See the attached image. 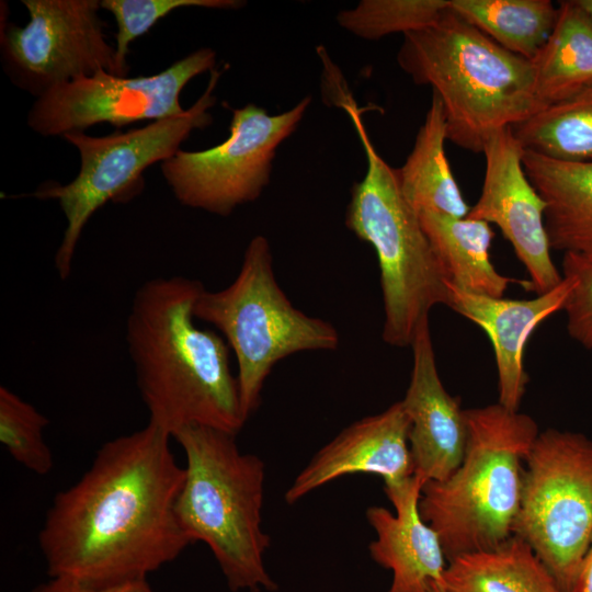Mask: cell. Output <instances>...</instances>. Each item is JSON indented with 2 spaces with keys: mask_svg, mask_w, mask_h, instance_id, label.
Segmentation results:
<instances>
[{
  "mask_svg": "<svg viewBox=\"0 0 592 592\" xmlns=\"http://www.w3.org/2000/svg\"><path fill=\"white\" fill-rule=\"evenodd\" d=\"M410 383L401 401L410 421L414 475L424 483L446 479L460 464L467 443L465 410L439 375L429 318L414 335Z\"/></svg>",
  "mask_w": 592,
  "mask_h": 592,
  "instance_id": "14",
  "label": "cell"
},
{
  "mask_svg": "<svg viewBox=\"0 0 592 592\" xmlns=\"http://www.w3.org/2000/svg\"><path fill=\"white\" fill-rule=\"evenodd\" d=\"M446 119L436 94L420 126L413 148L403 166L395 169L400 191L414 212L431 210L456 218L468 215L446 153Z\"/></svg>",
  "mask_w": 592,
  "mask_h": 592,
  "instance_id": "19",
  "label": "cell"
},
{
  "mask_svg": "<svg viewBox=\"0 0 592 592\" xmlns=\"http://www.w3.org/2000/svg\"><path fill=\"white\" fill-rule=\"evenodd\" d=\"M523 152L512 127L488 139L481 192L466 217L500 228L528 274L524 287L540 295L559 285L563 276L551 260L545 202L524 172Z\"/></svg>",
  "mask_w": 592,
  "mask_h": 592,
  "instance_id": "13",
  "label": "cell"
},
{
  "mask_svg": "<svg viewBox=\"0 0 592 592\" xmlns=\"http://www.w3.org/2000/svg\"><path fill=\"white\" fill-rule=\"evenodd\" d=\"M562 275H569L574 281L563 307L567 332L584 349L592 351V262L566 253Z\"/></svg>",
  "mask_w": 592,
  "mask_h": 592,
  "instance_id": "28",
  "label": "cell"
},
{
  "mask_svg": "<svg viewBox=\"0 0 592 592\" xmlns=\"http://www.w3.org/2000/svg\"><path fill=\"white\" fill-rule=\"evenodd\" d=\"M532 64L544 107L592 82V15L579 0L559 3L555 26Z\"/></svg>",
  "mask_w": 592,
  "mask_h": 592,
  "instance_id": "22",
  "label": "cell"
},
{
  "mask_svg": "<svg viewBox=\"0 0 592 592\" xmlns=\"http://www.w3.org/2000/svg\"><path fill=\"white\" fill-rule=\"evenodd\" d=\"M451 8L504 49L533 60L558 15L549 0H451Z\"/></svg>",
  "mask_w": 592,
  "mask_h": 592,
  "instance_id": "23",
  "label": "cell"
},
{
  "mask_svg": "<svg viewBox=\"0 0 592 592\" xmlns=\"http://www.w3.org/2000/svg\"><path fill=\"white\" fill-rule=\"evenodd\" d=\"M193 315L218 329L234 351L246 420L259 408L264 382L278 361L303 351L334 350L340 341L330 322L300 311L282 291L270 242L261 235L248 243L231 284L216 292L202 288Z\"/></svg>",
  "mask_w": 592,
  "mask_h": 592,
  "instance_id": "7",
  "label": "cell"
},
{
  "mask_svg": "<svg viewBox=\"0 0 592 592\" xmlns=\"http://www.w3.org/2000/svg\"><path fill=\"white\" fill-rule=\"evenodd\" d=\"M310 103L306 96L276 115L252 103L231 109L226 140L205 150L180 149L161 162L174 197L224 217L255 201L270 183L276 149L296 130Z\"/></svg>",
  "mask_w": 592,
  "mask_h": 592,
  "instance_id": "10",
  "label": "cell"
},
{
  "mask_svg": "<svg viewBox=\"0 0 592 592\" xmlns=\"http://www.w3.org/2000/svg\"><path fill=\"white\" fill-rule=\"evenodd\" d=\"M451 0H363L340 11L338 24L353 35L368 41L428 27L440 20Z\"/></svg>",
  "mask_w": 592,
  "mask_h": 592,
  "instance_id": "25",
  "label": "cell"
},
{
  "mask_svg": "<svg viewBox=\"0 0 592 592\" xmlns=\"http://www.w3.org/2000/svg\"><path fill=\"white\" fill-rule=\"evenodd\" d=\"M423 485L413 475L385 486L395 513L383 506L366 510V519L376 533L369 554L392 573L388 592H429L433 582L443 585L447 559L437 533L419 510Z\"/></svg>",
  "mask_w": 592,
  "mask_h": 592,
  "instance_id": "17",
  "label": "cell"
},
{
  "mask_svg": "<svg viewBox=\"0 0 592 592\" xmlns=\"http://www.w3.org/2000/svg\"><path fill=\"white\" fill-rule=\"evenodd\" d=\"M48 423L32 403L0 387V442L16 463L41 476L49 474L54 465L44 440Z\"/></svg>",
  "mask_w": 592,
  "mask_h": 592,
  "instance_id": "26",
  "label": "cell"
},
{
  "mask_svg": "<svg viewBox=\"0 0 592 592\" xmlns=\"http://www.w3.org/2000/svg\"><path fill=\"white\" fill-rule=\"evenodd\" d=\"M30 20L1 27L3 68L36 98L52 88L106 70L118 76L115 47L104 34L99 0H22Z\"/></svg>",
  "mask_w": 592,
  "mask_h": 592,
  "instance_id": "12",
  "label": "cell"
},
{
  "mask_svg": "<svg viewBox=\"0 0 592 592\" xmlns=\"http://www.w3.org/2000/svg\"><path fill=\"white\" fill-rule=\"evenodd\" d=\"M409 430L410 421L401 401L378 414L355 421L311 458L286 490L285 501L294 504L319 487L346 475H377L385 486L412 477Z\"/></svg>",
  "mask_w": 592,
  "mask_h": 592,
  "instance_id": "15",
  "label": "cell"
},
{
  "mask_svg": "<svg viewBox=\"0 0 592 592\" xmlns=\"http://www.w3.org/2000/svg\"><path fill=\"white\" fill-rule=\"evenodd\" d=\"M31 592H155L148 581L127 583L113 588H93L68 578H50Z\"/></svg>",
  "mask_w": 592,
  "mask_h": 592,
  "instance_id": "29",
  "label": "cell"
},
{
  "mask_svg": "<svg viewBox=\"0 0 592 592\" xmlns=\"http://www.w3.org/2000/svg\"><path fill=\"white\" fill-rule=\"evenodd\" d=\"M571 592H592V543L582 560Z\"/></svg>",
  "mask_w": 592,
  "mask_h": 592,
  "instance_id": "30",
  "label": "cell"
},
{
  "mask_svg": "<svg viewBox=\"0 0 592 592\" xmlns=\"http://www.w3.org/2000/svg\"><path fill=\"white\" fill-rule=\"evenodd\" d=\"M415 213L453 285L483 296L503 297L514 280L500 274L491 262L494 232L490 224L431 210Z\"/></svg>",
  "mask_w": 592,
  "mask_h": 592,
  "instance_id": "20",
  "label": "cell"
},
{
  "mask_svg": "<svg viewBox=\"0 0 592 592\" xmlns=\"http://www.w3.org/2000/svg\"><path fill=\"white\" fill-rule=\"evenodd\" d=\"M364 148L367 170L353 184L345 225L375 250L384 307L383 341L411 346L436 305L449 306V277L403 197L396 171L377 152L353 99L341 101Z\"/></svg>",
  "mask_w": 592,
  "mask_h": 592,
  "instance_id": "6",
  "label": "cell"
},
{
  "mask_svg": "<svg viewBox=\"0 0 592 592\" xmlns=\"http://www.w3.org/2000/svg\"><path fill=\"white\" fill-rule=\"evenodd\" d=\"M244 3L240 0H101V9L109 11L117 25L115 55L118 76L125 77L129 70V44L173 10L186 7L239 9Z\"/></svg>",
  "mask_w": 592,
  "mask_h": 592,
  "instance_id": "27",
  "label": "cell"
},
{
  "mask_svg": "<svg viewBox=\"0 0 592 592\" xmlns=\"http://www.w3.org/2000/svg\"><path fill=\"white\" fill-rule=\"evenodd\" d=\"M220 72L210 71L207 88L184 113L151 122L141 128L106 136L65 135L80 155V169L69 183H45L29 196L58 202L67 225L54 263L60 280L70 276L81 234L93 214L110 201H126L143 187V172L171 158L195 129L213 123L209 109Z\"/></svg>",
  "mask_w": 592,
  "mask_h": 592,
  "instance_id": "8",
  "label": "cell"
},
{
  "mask_svg": "<svg viewBox=\"0 0 592 592\" xmlns=\"http://www.w3.org/2000/svg\"><path fill=\"white\" fill-rule=\"evenodd\" d=\"M467 443L459 466L423 485L419 510L437 533L447 562L493 548L513 535L535 420L499 402L465 410Z\"/></svg>",
  "mask_w": 592,
  "mask_h": 592,
  "instance_id": "4",
  "label": "cell"
},
{
  "mask_svg": "<svg viewBox=\"0 0 592 592\" xmlns=\"http://www.w3.org/2000/svg\"><path fill=\"white\" fill-rule=\"evenodd\" d=\"M583 8L592 15V0H579Z\"/></svg>",
  "mask_w": 592,
  "mask_h": 592,
  "instance_id": "31",
  "label": "cell"
},
{
  "mask_svg": "<svg viewBox=\"0 0 592 592\" xmlns=\"http://www.w3.org/2000/svg\"><path fill=\"white\" fill-rule=\"evenodd\" d=\"M513 535L571 592L592 543V440L557 429L539 432L525 460Z\"/></svg>",
  "mask_w": 592,
  "mask_h": 592,
  "instance_id": "9",
  "label": "cell"
},
{
  "mask_svg": "<svg viewBox=\"0 0 592 592\" xmlns=\"http://www.w3.org/2000/svg\"><path fill=\"white\" fill-rule=\"evenodd\" d=\"M522 163L545 202L551 250L592 262V158L560 160L524 149Z\"/></svg>",
  "mask_w": 592,
  "mask_h": 592,
  "instance_id": "18",
  "label": "cell"
},
{
  "mask_svg": "<svg viewBox=\"0 0 592 592\" xmlns=\"http://www.w3.org/2000/svg\"><path fill=\"white\" fill-rule=\"evenodd\" d=\"M172 437L186 460L175 503L185 535L208 546L231 591L275 590L264 567L271 540L262 527V459L242 453L236 435L208 426H185Z\"/></svg>",
  "mask_w": 592,
  "mask_h": 592,
  "instance_id": "5",
  "label": "cell"
},
{
  "mask_svg": "<svg viewBox=\"0 0 592 592\" xmlns=\"http://www.w3.org/2000/svg\"><path fill=\"white\" fill-rule=\"evenodd\" d=\"M559 285L532 299H506L475 294L449 283L452 308L488 334L494 351L499 403L519 411L528 376L524 351L528 338L545 319L563 310L573 278L562 275Z\"/></svg>",
  "mask_w": 592,
  "mask_h": 592,
  "instance_id": "16",
  "label": "cell"
},
{
  "mask_svg": "<svg viewBox=\"0 0 592 592\" xmlns=\"http://www.w3.org/2000/svg\"><path fill=\"white\" fill-rule=\"evenodd\" d=\"M397 61L441 100L447 140L474 153H482L496 132L544 109L532 60L501 47L451 3L437 22L403 35Z\"/></svg>",
  "mask_w": 592,
  "mask_h": 592,
  "instance_id": "3",
  "label": "cell"
},
{
  "mask_svg": "<svg viewBox=\"0 0 592 592\" xmlns=\"http://www.w3.org/2000/svg\"><path fill=\"white\" fill-rule=\"evenodd\" d=\"M429 592H446L442 584L433 582Z\"/></svg>",
  "mask_w": 592,
  "mask_h": 592,
  "instance_id": "32",
  "label": "cell"
},
{
  "mask_svg": "<svg viewBox=\"0 0 592 592\" xmlns=\"http://www.w3.org/2000/svg\"><path fill=\"white\" fill-rule=\"evenodd\" d=\"M446 592H565L516 535L500 545L457 556L447 562Z\"/></svg>",
  "mask_w": 592,
  "mask_h": 592,
  "instance_id": "21",
  "label": "cell"
},
{
  "mask_svg": "<svg viewBox=\"0 0 592 592\" xmlns=\"http://www.w3.org/2000/svg\"><path fill=\"white\" fill-rule=\"evenodd\" d=\"M215 66V50L203 47L148 77L128 78L99 70L38 96L27 114V125L44 137H64L84 133L99 123L121 128L178 116L185 111L180 103L183 88Z\"/></svg>",
  "mask_w": 592,
  "mask_h": 592,
  "instance_id": "11",
  "label": "cell"
},
{
  "mask_svg": "<svg viewBox=\"0 0 592 592\" xmlns=\"http://www.w3.org/2000/svg\"><path fill=\"white\" fill-rule=\"evenodd\" d=\"M204 286L174 275L152 277L133 296L125 340L150 423L172 436L190 425L234 435L243 428L230 348L195 325L193 306Z\"/></svg>",
  "mask_w": 592,
  "mask_h": 592,
  "instance_id": "2",
  "label": "cell"
},
{
  "mask_svg": "<svg viewBox=\"0 0 592 592\" xmlns=\"http://www.w3.org/2000/svg\"><path fill=\"white\" fill-rule=\"evenodd\" d=\"M171 437L150 422L114 437L55 496L38 533L48 577L102 589L148 581L192 544L175 513L185 469Z\"/></svg>",
  "mask_w": 592,
  "mask_h": 592,
  "instance_id": "1",
  "label": "cell"
},
{
  "mask_svg": "<svg viewBox=\"0 0 592 592\" xmlns=\"http://www.w3.org/2000/svg\"><path fill=\"white\" fill-rule=\"evenodd\" d=\"M523 149L560 160L592 158V82L512 127Z\"/></svg>",
  "mask_w": 592,
  "mask_h": 592,
  "instance_id": "24",
  "label": "cell"
}]
</instances>
